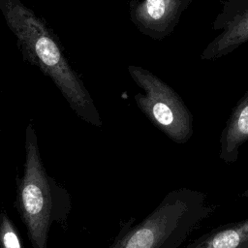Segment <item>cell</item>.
I'll return each mask as SVG.
<instances>
[{
	"label": "cell",
	"mask_w": 248,
	"mask_h": 248,
	"mask_svg": "<svg viewBox=\"0 0 248 248\" xmlns=\"http://www.w3.org/2000/svg\"><path fill=\"white\" fill-rule=\"evenodd\" d=\"M0 12L23 59L51 79L81 120L102 127L99 110L88 89L46 21L20 0H0Z\"/></svg>",
	"instance_id": "cell-1"
},
{
	"label": "cell",
	"mask_w": 248,
	"mask_h": 248,
	"mask_svg": "<svg viewBox=\"0 0 248 248\" xmlns=\"http://www.w3.org/2000/svg\"><path fill=\"white\" fill-rule=\"evenodd\" d=\"M214 210L203 192L174 189L140 222L128 221L108 248H180Z\"/></svg>",
	"instance_id": "cell-2"
},
{
	"label": "cell",
	"mask_w": 248,
	"mask_h": 248,
	"mask_svg": "<svg viewBox=\"0 0 248 248\" xmlns=\"http://www.w3.org/2000/svg\"><path fill=\"white\" fill-rule=\"evenodd\" d=\"M15 206L32 248H47L51 226H65L72 208L67 189L46 172L32 121L25 129V161L23 174L16 179Z\"/></svg>",
	"instance_id": "cell-3"
},
{
	"label": "cell",
	"mask_w": 248,
	"mask_h": 248,
	"mask_svg": "<svg viewBox=\"0 0 248 248\" xmlns=\"http://www.w3.org/2000/svg\"><path fill=\"white\" fill-rule=\"evenodd\" d=\"M128 72L143 91L134 96L141 112L173 142L186 143L194 134V118L178 93L143 67L129 65Z\"/></svg>",
	"instance_id": "cell-4"
},
{
	"label": "cell",
	"mask_w": 248,
	"mask_h": 248,
	"mask_svg": "<svg viewBox=\"0 0 248 248\" xmlns=\"http://www.w3.org/2000/svg\"><path fill=\"white\" fill-rule=\"evenodd\" d=\"M193 0H130L129 16L136 28L157 41L170 36Z\"/></svg>",
	"instance_id": "cell-5"
},
{
	"label": "cell",
	"mask_w": 248,
	"mask_h": 248,
	"mask_svg": "<svg viewBox=\"0 0 248 248\" xmlns=\"http://www.w3.org/2000/svg\"><path fill=\"white\" fill-rule=\"evenodd\" d=\"M248 140V89L232 108L220 136L219 157L228 164L235 163L240 147Z\"/></svg>",
	"instance_id": "cell-6"
},
{
	"label": "cell",
	"mask_w": 248,
	"mask_h": 248,
	"mask_svg": "<svg viewBox=\"0 0 248 248\" xmlns=\"http://www.w3.org/2000/svg\"><path fill=\"white\" fill-rule=\"evenodd\" d=\"M248 41V7L231 19L204 48L201 58L213 60L225 56Z\"/></svg>",
	"instance_id": "cell-7"
},
{
	"label": "cell",
	"mask_w": 248,
	"mask_h": 248,
	"mask_svg": "<svg viewBox=\"0 0 248 248\" xmlns=\"http://www.w3.org/2000/svg\"><path fill=\"white\" fill-rule=\"evenodd\" d=\"M183 248H248V217L216 227Z\"/></svg>",
	"instance_id": "cell-8"
},
{
	"label": "cell",
	"mask_w": 248,
	"mask_h": 248,
	"mask_svg": "<svg viewBox=\"0 0 248 248\" xmlns=\"http://www.w3.org/2000/svg\"><path fill=\"white\" fill-rule=\"evenodd\" d=\"M0 248H23L14 222L5 210L0 211Z\"/></svg>",
	"instance_id": "cell-9"
},
{
	"label": "cell",
	"mask_w": 248,
	"mask_h": 248,
	"mask_svg": "<svg viewBox=\"0 0 248 248\" xmlns=\"http://www.w3.org/2000/svg\"><path fill=\"white\" fill-rule=\"evenodd\" d=\"M240 197H242V198H248V188L245 189V190L240 194Z\"/></svg>",
	"instance_id": "cell-10"
}]
</instances>
